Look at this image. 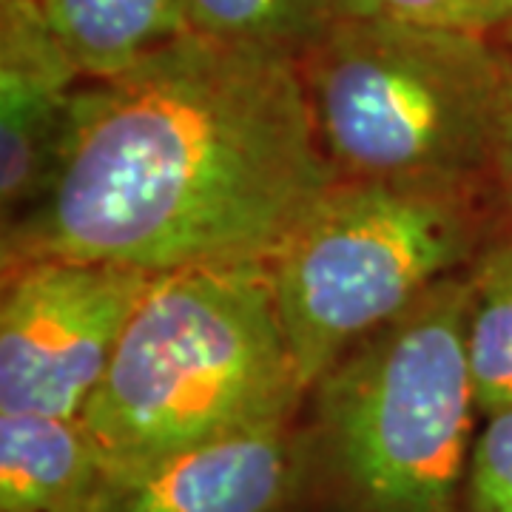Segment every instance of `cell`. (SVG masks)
<instances>
[{
  "label": "cell",
  "mask_w": 512,
  "mask_h": 512,
  "mask_svg": "<svg viewBox=\"0 0 512 512\" xmlns=\"http://www.w3.org/2000/svg\"><path fill=\"white\" fill-rule=\"evenodd\" d=\"M336 180L299 52L185 32L77 86L52 180L3 225V268L271 265Z\"/></svg>",
  "instance_id": "cell-1"
},
{
  "label": "cell",
  "mask_w": 512,
  "mask_h": 512,
  "mask_svg": "<svg viewBox=\"0 0 512 512\" xmlns=\"http://www.w3.org/2000/svg\"><path fill=\"white\" fill-rule=\"evenodd\" d=\"M305 393L271 265H208L154 279L80 421L106 476H117L225 433L291 421Z\"/></svg>",
  "instance_id": "cell-2"
},
{
  "label": "cell",
  "mask_w": 512,
  "mask_h": 512,
  "mask_svg": "<svg viewBox=\"0 0 512 512\" xmlns=\"http://www.w3.org/2000/svg\"><path fill=\"white\" fill-rule=\"evenodd\" d=\"M470 279L447 276L316 382L313 456L345 512H461L476 384Z\"/></svg>",
  "instance_id": "cell-3"
},
{
  "label": "cell",
  "mask_w": 512,
  "mask_h": 512,
  "mask_svg": "<svg viewBox=\"0 0 512 512\" xmlns=\"http://www.w3.org/2000/svg\"><path fill=\"white\" fill-rule=\"evenodd\" d=\"M322 146L348 180H476L512 83L487 35L387 15L328 20L299 52Z\"/></svg>",
  "instance_id": "cell-4"
},
{
  "label": "cell",
  "mask_w": 512,
  "mask_h": 512,
  "mask_svg": "<svg viewBox=\"0 0 512 512\" xmlns=\"http://www.w3.org/2000/svg\"><path fill=\"white\" fill-rule=\"evenodd\" d=\"M476 180H348L271 262L276 311L308 390L350 348L473 262Z\"/></svg>",
  "instance_id": "cell-5"
},
{
  "label": "cell",
  "mask_w": 512,
  "mask_h": 512,
  "mask_svg": "<svg viewBox=\"0 0 512 512\" xmlns=\"http://www.w3.org/2000/svg\"><path fill=\"white\" fill-rule=\"evenodd\" d=\"M157 276L66 256L3 268L0 413L80 419Z\"/></svg>",
  "instance_id": "cell-6"
},
{
  "label": "cell",
  "mask_w": 512,
  "mask_h": 512,
  "mask_svg": "<svg viewBox=\"0 0 512 512\" xmlns=\"http://www.w3.org/2000/svg\"><path fill=\"white\" fill-rule=\"evenodd\" d=\"M302 476L305 447L276 421L109 476L97 512H282Z\"/></svg>",
  "instance_id": "cell-7"
},
{
  "label": "cell",
  "mask_w": 512,
  "mask_h": 512,
  "mask_svg": "<svg viewBox=\"0 0 512 512\" xmlns=\"http://www.w3.org/2000/svg\"><path fill=\"white\" fill-rule=\"evenodd\" d=\"M80 80L40 0H0L3 225L35 205L52 180Z\"/></svg>",
  "instance_id": "cell-8"
},
{
  "label": "cell",
  "mask_w": 512,
  "mask_h": 512,
  "mask_svg": "<svg viewBox=\"0 0 512 512\" xmlns=\"http://www.w3.org/2000/svg\"><path fill=\"white\" fill-rule=\"evenodd\" d=\"M106 478L80 419L0 413V512H97Z\"/></svg>",
  "instance_id": "cell-9"
},
{
  "label": "cell",
  "mask_w": 512,
  "mask_h": 512,
  "mask_svg": "<svg viewBox=\"0 0 512 512\" xmlns=\"http://www.w3.org/2000/svg\"><path fill=\"white\" fill-rule=\"evenodd\" d=\"M40 6L83 80L123 72L191 32L188 0H40Z\"/></svg>",
  "instance_id": "cell-10"
},
{
  "label": "cell",
  "mask_w": 512,
  "mask_h": 512,
  "mask_svg": "<svg viewBox=\"0 0 512 512\" xmlns=\"http://www.w3.org/2000/svg\"><path fill=\"white\" fill-rule=\"evenodd\" d=\"M467 350L478 416L512 407V239L481 248L470 265Z\"/></svg>",
  "instance_id": "cell-11"
},
{
  "label": "cell",
  "mask_w": 512,
  "mask_h": 512,
  "mask_svg": "<svg viewBox=\"0 0 512 512\" xmlns=\"http://www.w3.org/2000/svg\"><path fill=\"white\" fill-rule=\"evenodd\" d=\"M328 18L313 0H188V26L220 40L302 52Z\"/></svg>",
  "instance_id": "cell-12"
},
{
  "label": "cell",
  "mask_w": 512,
  "mask_h": 512,
  "mask_svg": "<svg viewBox=\"0 0 512 512\" xmlns=\"http://www.w3.org/2000/svg\"><path fill=\"white\" fill-rule=\"evenodd\" d=\"M461 512H512V407L487 416L478 430Z\"/></svg>",
  "instance_id": "cell-13"
},
{
  "label": "cell",
  "mask_w": 512,
  "mask_h": 512,
  "mask_svg": "<svg viewBox=\"0 0 512 512\" xmlns=\"http://www.w3.org/2000/svg\"><path fill=\"white\" fill-rule=\"evenodd\" d=\"M376 15L456 29L473 35H498L512 23V0H373Z\"/></svg>",
  "instance_id": "cell-14"
},
{
  "label": "cell",
  "mask_w": 512,
  "mask_h": 512,
  "mask_svg": "<svg viewBox=\"0 0 512 512\" xmlns=\"http://www.w3.org/2000/svg\"><path fill=\"white\" fill-rule=\"evenodd\" d=\"M490 171L495 174V180H498L512 208V83L507 94H504V106H501V114H498Z\"/></svg>",
  "instance_id": "cell-15"
},
{
  "label": "cell",
  "mask_w": 512,
  "mask_h": 512,
  "mask_svg": "<svg viewBox=\"0 0 512 512\" xmlns=\"http://www.w3.org/2000/svg\"><path fill=\"white\" fill-rule=\"evenodd\" d=\"M319 12L328 20L333 18H356V15H376L373 0H313Z\"/></svg>",
  "instance_id": "cell-16"
},
{
  "label": "cell",
  "mask_w": 512,
  "mask_h": 512,
  "mask_svg": "<svg viewBox=\"0 0 512 512\" xmlns=\"http://www.w3.org/2000/svg\"><path fill=\"white\" fill-rule=\"evenodd\" d=\"M498 46H501V49H504V52H507L512 60V23H507V26L498 32Z\"/></svg>",
  "instance_id": "cell-17"
}]
</instances>
